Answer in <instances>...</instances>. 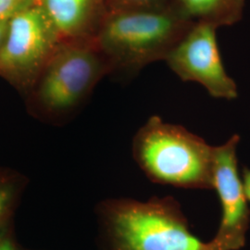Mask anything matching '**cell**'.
<instances>
[{
  "label": "cell",
  "mask_w": 250,
  "mask_h": 250,
  "mask_svg": "<svg viewBox=\"0 0 250 250\" xmlns=\"http://www.w3.org/2000/svg\"><path fill=\"white\" fill-rule=\"evenodd\" d=\"M195 24L169 5L107 11L94 40L110 73L132 76L146 66L165 61Z\"/></svg>",
  "instance_id": "1"
},
{
  "label": "cell",
  "mask_w": 250,
  "mask_h": 250,
  "mask_svg": "<svg viewBox=\"0 0 250 250\" xmlns=\"http://www.w3.org/2000/svg\"><path fill=\"white\" fill-rule=\"evenodd\" d=\"M214 146L181 125L151 116L135 134L134 157L155 183L212 189Z\"/></svg>",
  "instance_id": "2"
},
{
  "label": "cell",
  "mask_w": 250,
  "mask_h": 250,
  "mask_svg": "<svg viewBox=\"0 0 250 250\" xmlns=\"http://www.w3.org/2000/svg\"><path fill=\"white\" fill-rule=\"evenodd\" d=\"M110 68L95 40H62L27 93L36 115L69 117L88 99Z\"/></svg>",
  "instance_id": "3"
},
{
  "label": "cell",
  "mask_w": 250,
  "mask_h": 250,
  "mask_svg": "<svg viewBox=\"0 0 250 250\" xmlns=\"http://www.w3.org/2000/svg\"><path fill=\"white\" fill-rule=\"evenodd\" d=\"M117 250H219L189 230L187 219L170 199L125 200L108 214Z\"/></svg>",
  "instance_id": "4"
},
{
  "label": "cell",
  "mask_w": 250,
  "mask_h": 250,
  "mask_svg": "<svg viewBox=\"0 0 250 250\" xmlns=\"http://www.w3.org/2000/svg\"><path fill=\"white\" fill-rule=\"evenodd\" d=\"M62 40L40 4L19 13L0 48V76L27 94Z\"/></svg>",
  "instance_id": "5"
},
{
  "label": "cell",
  "mask_w": 250,
  "mask_h": 250,
  "mask_svg": "<svg viewBox=\"0 0 250 250\" xmlns=\"http://www.w3.org/2000/svg\"><path fill=\"white\" fill-rule=\"evenodd\" d=\"M217 28L195 23L165 62L184 82L200 83L215 99H237L236 83L227 74L217 43Z\"/></svg>",
  "instance_id": "6"
},
{
  "label": "cell",
  "mask_w": 250,
  "mask_h": 250,
  "mask_svg": "<svg viewBox=\"0 0 250 250\" xmlns=\"http://www.w3.org/2000/svg\"><path fill=\"white\" fill-rule=\"evenodd\" d=\"M238 134L214 146L212 189L222 206V219L218 232L211 240L219 250H239L246 243L250 223L248 199L238 170Z\"/></svg>",
  "instance_id": "7"
},
{
  "label": "cell",
  "mask_w": 250,
  "mask_h": 250,
  "mask_svg": "<svg viewBox=\"0 0 250 250\" xmlns=\"http://www.w3.org/2000/svg\"><path fill=\"white\" fill-rule=\"evenodd\" d=\"M62 40L94 39L107 13L105 0H41Z\"/></svg>",
  "instance_id": "8"
},
{
  "label": "cell",
  "mask_w": 250,
  "mask_h": 250,
  "mask_svg": "<svg viewBox=\"0 0 250 250\" xmlns=\"http://www.w3.org/2000/svg\"><path fill=\"white\" fill-rule=\"evenodd\" d=\"M246 0H172L175 7L195 23L215 28L232 26L243 18Z\"/></svg>",
  "instance_id": "9"
},
{
  "label": "cell",
  "mask_w": 250,
  "mask_h": 250,
  "mask_svg": "<svg viewBox=\"0 0 250 250\" xmlns=\"http://www.w3.org/2000/svg\"><path fill=\"white\" fill-rule=\"evenodd\" d=\"M172 0H105L107 11L156 8L169 5Z\"/></svg>",
  "instance_id": "10"
},
{
  "label": "cell",
  "mask_w": 250,
  "mask_h": 250,
  "mask_svg": "<svg viewBox=\"0 0 250 250\" xmlns=\"http://www.w3.org/2000/svg\"><path fill=\"white\" fill-rule=\"evenodd\" d=\"M40 2L41 0H0V21H9Z\"/></svg>",
  "instance_id": "11"
},
{
  "label": "cell",
  "mask_w": 250,
  "mask_h": 250,
  "mask_svg": "<svg viewBox=\"0 0 250 250\" xmlns=\"http://www.w3.org/2000/svg\"><path fill=\"white\" fill-rule=\"evenodd\" d=\"M13 198V189L6 184H0V224L9 211Z\"/></svg>",
  "instance_id": "12"
},
{
  "label": "cell",
  "mask_w": 250,
  "mask_h": 250,
  "mask_svg": "<svg viewBox=\"0 0 250 250\" xmlns=\"http://www.w3.org/2000/svg\"><path fill=\"white\" fill-rule=\"evenodd\" d=\"M242 182H243V187H244L247 199L249 202H250V169L249 168H245L243 170Z\"/></svg>",
  "instance_id": "13"
},
{
  "label": "cell",
  "mask_w": 250,
  "mask_h": 250,
  "mask_svg": "<svg viewBox=\"0 0 250 250\" xmlns=\"http://www.w3.org/2000/svg\"><path fill=\"white\" fill-rule=\"evenodd\" d=\"M9 21H0V48L3 45L7 35H8V29H9Z\"/></svg>",
  "instance_id": "14"
},
{
  "label": "cell",
  "mask_w": 250,
  "mask_h": 250,
  "mask_svg": "<svg viewBox=\"0 0 250 250\" xmlns=\"http://www.w3.org/2000/svg\"><path fill=\"white\" fill-rule=\"evenodd\" d=\"M0 250H15L14 245L7 237H0Z\"/></svg>",
  "instance_id": "15"
}]
</instances>
